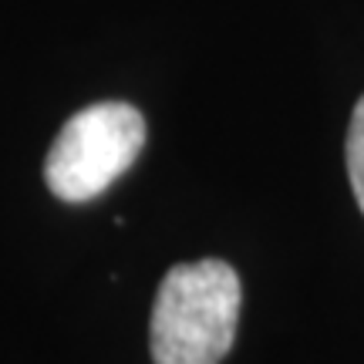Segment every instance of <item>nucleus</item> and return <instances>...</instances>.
I'll return each mask as SVG.
<instances>
[{
	"mask_svg": "<svg viewBox=\"0 0 364 364\" xmlns=\"http://www.w3.org/2000/svg\"><path fill=\"white\" fill-rule=\"evenodd\" d=\"M243 287L226 260L176 263L159 284L149 348L156 364H220L236 341Z\"/></svg>",
	"mask_w": 364,
	"mask_h": 364,
	"instance_id": "nucleus-1",
	"label": "nucleus"
},
{
	"mask_svg": "<svg viewBox=\"0 0 364 364\" xmlns=\"http://www.w3.org/2000/svg\"><path fill=\"white\" fill-rule=\"evenodd\" d=\"M145 118L125 102H98L61 125L44 159V182L61 203H91L135 166Z\"/></svg>",
	"mask_w": 364,
	"mask_h": 364,
	"instance_id": "nucleus-2",
	"label": "nucleus"
},
{
	"mask_svg": "<svg viewBox=\"0 0 364 364\" xmlns=\"http://www.w3.org/2000/svg\"><path fill=\"white\" fill-rule=\"evenodd\" d=\"M348 176H351V189L354 199L364 213V95L361 102L354 105V115H351V129H348Z\"/></svg>",
	"mask_w": 364,
	"mask_h": 364,
	"instance_id": "nucleus-3",
	"label": "nucleus"
}]
</instances>
